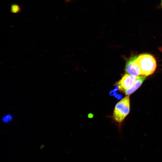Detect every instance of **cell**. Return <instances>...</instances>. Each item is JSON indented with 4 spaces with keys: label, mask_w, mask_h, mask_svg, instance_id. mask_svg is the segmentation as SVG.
<instances>
[{
    "label": "cell",
    "mask_w": 162,
    "mask_h": 162,
    "mask_svg": "<svg viewBox=\"0 0 162 162\" xmlns=\"http://www.w3.org/2000/svg\"><path fill=\"white\" fill-rule=\"evenodd\" d=\"M136 61L140 68L142 75L152 74L156 70V59L150 54L144 53L138 56Z\"/></svg>",
    "instance_id": "obj_1"
},
{
    "label": "cell",
    "mask_w": 162,
    "mask_h": 162,
    "mask_svg": "<svg viewBox=\"0 0 162 162\" xmlns=\"http://www.w3.org/2000/svg\"><path fill=\"white\" fill-rule=\"evenodd\" d=\"M130 111L129 96H126L116 104L113 113V118L117 122L121 123Z\"/></svg>",
    "instance_id": "obj_2"
},
{
    "label": "cell",
    "mask_w": 162,
    "mask_h": 162,
    "mask_svg": "<svg viewBox=\"0 0 162 162\" xmlns=\"http://www.w3.org/2000/svg\"><path fill=\"white\" fill-rule=\"evenodd\" d=\"M139 77V76L125 74L117 83L118 89L124 92L131 87Z\"/></svg>",
    "instance_id": "obj_3"
},
{
    "label": "cell",
    "mask_w": 162,
    "mask_h": 162,
    "mask_svg": "<svg viewBox=\"0 0 162 162\" xmlns=\"http://www.w3.org/2000/svg\"><path fill=\"white\" fill-rule=\"evenodd\" d=\"M137 56H134L127 60L125 69L126 74L135 76L141 75L140 68L136 61Z\"/></svg>",
    "instance_id": "obj_4"
},
{
    "label": "cell",
    "mask_w": 162,
    "mask_h": 162,
    "mask_svg": "<svg viewBox=\"0 0 162 162\" xmlns=\"http://www.w3.org/2000/svg\"><path fill=\"white\" fill-rule=\"evenodd\" d=\"M147 76L146 75L140 76L139 78L131 87L124 92L126 95L129 96L137 89L141 85Z\"/></svg>",
    "instance_id": "obj_5"
},
{
    "label": "cell",
    "mask_w": 162,
    "mask_h": 162,
    "mask_svg": "<svg viewBox=\"0 0 162 162\" xmlns=\"http://www.w3.org/2000/svg\"><path fill=\"white\" fill-rule=\"evenodd\" d=\"M21 10L20 6L17 4H13L10 7V12L14 14H16L19 12Z\"/></svg>",
    "instance_id": "obj_6"
},
{
    "label": "cell",
    "mask_w": 162,
    "mask_h": 162,
    "mask_svg": "<svg viewBox=\"0 0 162 162\" xmlns=\"http://www.w3.org/2000/svg\"><path fill=\"white\" fill-rule=\"evenodd\" d=\"M13 119L12 116L10 114H7L4 116L2 118V122L4 123H7L11 121Z\"/></svg>",
    "instance_id": "obj_7"
},
{
    "label": "cell",
    "mask_w": 162,
    "mask_h": 162,
    "mask_svg": "<svg viewBox=\"0 0 162 162\" xmlns=\"http://www.w3.org/2000/svg\"><path fill=\"white\" fill-rule=\"evenodd\" d=\"M74 0H65V1L67 2H69Z\"/></svg>",
    "instance_id": "obj_8"
},
{
    "label": "cell",
    "mask_w": 162,
    "mask_h": 162,
    "mask_svg": "<svg viewBox=\"0 0 162 162\" xmlns=\"http://www.w3.org/2000/svg\"><path fill=\"white\" fill-rule=\"evenodd\" d=\"M161 5L162 7V0H161Z\"/></svg>",
    "instance_id": "obj_9"
}]
</instances>
